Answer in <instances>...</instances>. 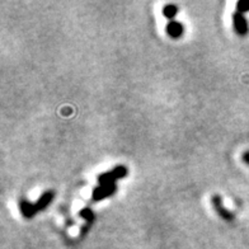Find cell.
Wrapping results in <instances>:
<instances>
[{
  "label": "cell",
  "mask_w": 249,
  "mask_h": 249,
  "mask_svg": "<svg viewBox=\"0 0 249 249\" xmlns=\"http://www.w3.org/2000/svg\"><path fill=\"white\" fill-rule=\"evenodd\" d=\"M128 169L124 165H116L109 171L105 172L98 176L99 186H106V184H116L118 179H122L127 176Z\"/></svg>",
  "instance_id": "obj_1"
},
{
  "label": "cell",
  "mask_w": 249,
  "mask_h": 249,
  "mask_svg": "<svg viewBox=\"0 0 249 249\" xmlns=\"http://www.w3.org/2000/svg\"><path fill=\"white\" fill-rule=\"evenodd\" d=\"M211 206H213V209L215 210V213H216L221 219L228 221V223H230V221H233L234 220V213H231L229 209H226L225 205H224L223 202V198H221L220 195H213V196H211Z\"/></svg>",
  "instance_id": "obj_2"
},
{
  "label": "cell",
  "mask_w": 249,
  "mask_h": 249,
  "mask_svg": "<svg viewBox=\"0 0 249 249\" xmlns=\"http://www.w3.org/2000/svg\"><path fill=\"white\" fill-rule=\"evenodd\" d=\"M231 19H233V27L236 35L240 37H246L249 33V23L246 16L239 12H235L231 16Z\"/></svg>",
  "instance_id": "obj_3"
},
{
  "label": "cell",
  "mask_w": 249,
  "mask_h": 249,
  "mask_svg": "<svg viewBox=\"0 0 249 249\" xmlns=\"http://www.w3.org/2000/svg\"><path fill=\"white\" fill-rule=\"evenodd\" d=\"M116 191H117L116 184H106V186L95 187L92 192V200L95 201V202L106 200V198L113 196L116 194Z\"/></svg>",
  "instance_id": "obj_4"
},
{
  "label": "cell",
  "mask_w": 249,
  "mask_h": 249,
  "mask_svg": "<svg viewBox=\"0 0 249 249\" xmlns=\"http://www.w3.org/2000/svg\"><path fill=\"white\" fill-rule=\"evenodd\" d=\"M165 31H167V35L171 38L178 39L183 36L184 26L180 22H178V20H169L167 27H165Z\"/></svg>",
  "instance_id": "obj_5"
},
{
  "label": "cell",
  "mask_w": 249,
  "mask_h": 249,
  "mask_svg": "<svg viewBox=\"0 0 249 249\" xmlns=\"http://www.w3.org/2000/svg\"><path fill=\"white\" fill-rule=\"evenodd\" d=\"M19 211L23 217L32 219L38 210H37L36 202H31L26 198H22V200H19Z\"/></svg>",
  "instance_id": "obj_6"
},
{
  "label": "cell",
  "mask_w": 249,
  "mask_h": 249,
  "mask_svg": "<svg viewBox=\"0 0 249 249\" xmlns=\"http://www.w3.org/2000/svg\"><path fill=\"white\" fill-rule=\"evenodd\" d=\"M55 198V191L53 190H47L45 191L41 196L38 197V200L36 201V206L38 211H45L47 207L51 205V202Z\"/></svg>",
  "instance_id": "obj_7"
},
{
  "label": "cell",
  "mask_w": 249,
  "mask_h": 249,
  "mask_svg": "<svg viewBox=\"0 0 249 249\" xmlns=\"http://www.w3.org/2000/svg\"><path fill=\"white\" fill-rule=\"evenodd\" d=\"M178 14V7L174 5V4H167L165 7L163 8V16L167 18V19L173 20L174 17Z\"/></svg>",
  "instance_id": "obj_8"
},
{
  "label": "cell",
  "mask_w": 249,
  "mask_h": 249,
  "mask_svg": "<svg viewBox=\"0 0 249 249\" xmlns=\"http://www.w3.org/2000/svg\"><path fill=\"white\" fill-rule=\"evenodd\" d=\"M79 216L83 217L84 220H87V223L92 224L93 220H94V213H93L90 209L86 207V209H83V210L79 211Z\"/></svg>",
  "instance_id": "obj_9"
},
{
  "label": "cell",
  "mask_w": 249,
  "mask_h": 249,
  "mask_svg": "<svg viewBox=\"0 0 249 249\" xmlns=\"http://www.w3.org/2000/svg\"><path fill=\"white\" fill-rule=\"evenodd\" d=\"M236 12L242 14H246L249 12V0H239L235 5Z\"/></svg>",
  "instance_id": "obj_10"
},
{
  "label": "cell",
  "mask_w": 249,
  "mask_h": 249,
  "mask_svg": "<svg viewBox=\"0 0 249 249\" xmlns=\"http://www.w3.org/2000/svg\"><path fill=\"white\" fill-rule=\"evenodd\" d=\"M242 160L244 161V163H246L247 165H248V167H249V150H247V151H244V153H243V154H242Z\"/></svg>",
  "instance_id": "obj_11"
}]
</instances>
